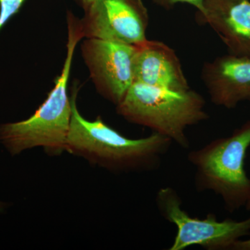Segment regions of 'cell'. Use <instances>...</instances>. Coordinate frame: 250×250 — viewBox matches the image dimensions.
<instances>
[{"label":"cell","instance_id":"15","mask_svg":"<svg viewBox=\"0 0 250 250\" xmlns=\"http://www.w3.org/2000/svg\"><path fill=\"white\" fill-rule=\"evenodd\" d=\"M245 208L248 211H250V195L249 199H248V202H247L246 206H245Z\"/></svg>","mask_w":250,"mask_h":250},{"label":"cell","instance_id":"1","mask_svg":"<svg viewBox=\"0 0 250 250\" xmlns=\"http://www.w3.org/2000/svg\"><path fill=\"white\" fill-rule=\"evenodd\" d=\"M72 95V118L66 152L90 164L116 173L157 170L173 144L156 133L141 139H129L106 125L101 117L93 121L80 114Z\"/></svg>","mask_w":250,"mask_h":250},{"label":"cell","instance_id":"12","mask_svg":"<svg viewBox=\"0 0 250 250\" xmlns=\"http://www.w3.org/2000/svg\"><path fill=\"white\" fill-rule=\"evenodd\" d=\"M158 6L166 10L172 9L176 4L179 3H186L192 5L196 8L197 11H201L203 6L204 0H152Z\"/></svg>","mask_w":250,"mask_h":250},{"label":"cell","instance_id":"10","mask_svg":"<svg viewBox=\"0 0 250 250\" xmlns=\"http://www.w3.org/2000/svg\"><path fill=\"white\" fill-rule=\"evenodd\" d=\"M134 83L185 91L190 87L178 56L164 42L146 40L136 45Z\"/></svg>","mask_w":250,"mask_h":250},{"label":"cell","instance_id":"3","mask_svg":"<svg viewBox=\"0 0 250 250\" xmlns=\"http://www.w3.org/2000/svg\"><path fill=\"white\" fill-rule=\"evenodd\" d=\"M116 112L126 121L168 138L179 147H190L187 131L209 118L203 96L195 90L176 91L133 83Z\"/></svg>","mask_w":250,"mask_h":250},{"label":"cell","instance_id":"9","mask_svg":"<svg viewBox=\"0 0 250 250\" xmlns=\"http://www.w3.org/2000/svg\"><path fill=\"white\" fill-rule=\"evenodd\" d=\"M196 20L213 29L229 53L250 57V0H204Z\"/></svg>","mask_w":250,"mask_h":250},{"label":"cell","instance_id":"2","mask_svg":"<svg viewBox=\"0 0 250 250\" xmlns=\"http://www.w3.org/2000/svg\"><path fill=\"white\" fill-rule=\"evenodd\" d=\"M67 54L62 72L45 101L28 119L0 125V141L12 155L35 147L42 148L49 155L66 152L72 111L67 85L75 48L83 39L80 20L70 12L67 13Z\"/></svg>","mask_w":250,"mask_h":250},{"label":"cell","instance_id":"11","mask_svg":"<svg viewBox=\"0 0 250 250\" xmlns=\"http://www.w3.org/2000/svg\"><path fill=\"white\" fill-rule=\"evenodd\" d=\"M26 0H0V30L25 2Z\"/></svg>","mask_w":250,"mask_h":250},{"label":"cell","instance_id":"6","mask_svg":"<svg viewBox=\"0 0 250 250\" xmlns=\"http://www.w3.org/2000/svg\"><path fill=\"white\" fill-rule=\"evenodd\" d=\"M80 20L83 38L136 45L147 40V8L142 0H95Z\"/></svg>","mask_w":250,"mask_h":250},{"label":"cell","instance_id":"13","mask_svg":"<svg viewBox=\"0 0 250 250\" xmlns=\"http://www.w3.org/2000/svg\"><path fill=\"white\" fill-rule=\"evenodd\" d=\"M233 250H250V236L246 239H241L237 241L233 247Z\"/></svg>","mask_w":250,"mask_h":250},{"label":"cell","instance_id":"14","mask_svg":"<svg viewBox=\"0 0 250 250\" xmlns=\"http://www.w3.org/2000/svg\"><path fill=\"white\" fill-rule=\"evenodd\" d=\"M77 1L83 10H85L89 7L95 0H77Z\"/></svg>","mask_w":250,"mask_h":250},{"label":"cell","instance_id":"8","mask_svg":"<svg viewBox=\"0 0 250 250\" xmlns=\"http://www.w3.org/2000/svg\"><path fill=\"white\" fill-rule=\"evenodd\" d=\"M202 79L210 101L232 109L250 100V57L229 54L206 62Z\"/></svg>","mask_w":250,"mask_h":250},{"label":"cell","instance_id":"5","mask_svg":"<svg viewBox=\"0 0 250 250\" xmlns=\"http://www.w3.org/2000/svg\"><path fill=\"white\" fill-rule=\"evenodd\" d=\"M155 203L161 217L177 228L169 250L192 246L207 250H232L237 241L250 236V216L243 220H219L210 213L204 218H193L184 209L182 198L174 188H161L156 192Z\"/></svg>","mask_w":250,"mask_h":250},{"label":"cell","instance_id":"4","mask_svg":"<svg viewBox=\"0 0 250 250\" xmlns=\"http://www.w3.org/2000/svg\"><path fill=\"white\" fill-rule=\"evenodd\" d=\"M250 147V120L230 136L190 151L187 159L195 170L197 191L213 192L231 213L245 207L250 195V178L245 169Z\"/></svg>","mask_w":250,"mask_h":250},{"label":"cell","instance_id":"16","mask_svg":"<svg viewBox=\"0 0 250 250\" xmlns=\"http://www.w3.org/2000/svg\"><path fill=\"white\" fill-rule=\"evenodd\" d=\"M1 208H2V204L0 202V209H1Z\"/></svg>","mask_w":250,"mask_h":250},{"label":"cell","instance_id":"7","mask_svg":"<svg viewBox=\"0 0 250 250\" xmlns=\"http://www.w3.org/2000/svg\"><path fill=\"white\" fill-rule=\"evenodd\" d=\"M81 49L97 90L116 106L134 83L136 45L86 39Z\"/></svg>","mask_w":250,"mask_h":250}]
</instances>
